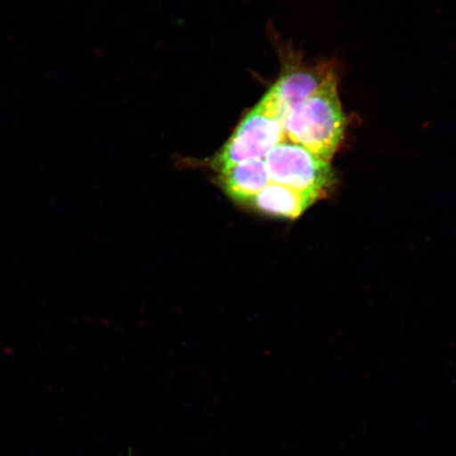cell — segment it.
<instances>
[{
	"mask_svg": "<svg viewBox=\"0 0 456 456\" xmlns=\"http://www.w3.org/2000/svg\"><path fill=\"white\" fill-rule=\"evenodd\" d=\"M338 74L315 94L295 106L284 118L288 141L301 145L330 163L344 139L346 118L338 90Z\"/></svg>",
	"mask_w": 456,
	"mask_h": 456,
	"instance_id": "1",
	"label": "cell"
},
{
	"mask_svg": "<svg viewBox=\"0 0 456 456\" xmlns=\"http://www.w3.org/2000/svg\"><path fill=\"white\" fill-rule=\"evenodd\" d=\"M285 140L284 118L265 94L216 155L214 167L224 173L233 165L261 159Z\"/></svg>",
	"mask_w": 456,
	"mask_h": 456,
	"instance_id": "2",
	"label": "cell"
},
{
	"mask_svg": "<svg viewBox=\"0 0 456 456\" xmlns=\"http://www.w3.org/2000/svg\"><path fill=\"white\" fill-rule=\"evenodd\" d=\"M265 163L273 183L289 187L315 202L328 196L335 185L330 163L288 140L273 148Z\"/></svg>",
	"mask_w": 456,
	"mask_h": 456,
	"instance_id": "3",
	"label": "cell"
},
{
	"mask_svg": "<svg viewBox=\"0 0 456 456\" xmlns=\"http://www.w3.org/2000/svg\"><path fill=\"white\" fill-rule=\"evenodd\" d=\"M335 74H338L336 68L330 62H321L314 66L289 67L281 78L267 91L266 95L285 118L295 106L315 94Z\"/></svg>",
	"mask_w": 456,
	"mask_h": 456,
	"instance_id": "4",
	"label": "cell"
},
{
	"mask_svg": "<svg viewBox=\"0 0 456 456\" xmlns=\"http://www.w3.org/2000/svg\"><path fill=\"white\" fill-rule=\"evenodd\" d=\"M265 161L249 159L221 173L220 183L237 203L247 204L270 183Z\"/></svg>",
	"mask_w": 456,
	"mask_h": 456,
	"instance_id": "5",
	"label": "cell"
},
{
	"mask_svg": "<svg viewBox=\"0 0 456 456\" xmlns=\"http://www.w3.org/2000/svg\"><path fill=\"white\" fill-rule=\"evenodd\" d=\"M315 203L313 199L289 187L272 183L245 204L264 215L282 219H297Z\"/></svg>",
	"mask_w": 456,
	"mask_h": 456,
	"instance_id": "6",
	"label": "cell"
}]
</instances>
